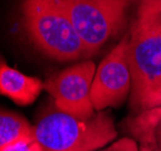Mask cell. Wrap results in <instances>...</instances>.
<instances>
[{"label": "cell", "instance_id": "cell-1", "mask_svg": "<svg viewBox=\"0 0 161 151\" xmlns=\"http://www.w3.org/2000/svg\"><path fill=\"white\" fill-rule=\"evenodd\" d=\"M131 104L141 111L161 89V0H138L127 46Z\"/></svg>", "mask_w": 161, "mask_h": 151}, {"label": "cell", "instance_id": "cell-2", "mask_svg": "<svg viewBox=\"0 0 161 151\" xmlns=\"http://www.w3.org/2000/svg\"><path fill=\"white\" fill-rule=\"evenodd\" d=\"M33 134L38 151H96L113 142L118 133L105 112L79 119L56 110L38 120Z\"/></svg>", "mask_w": 161, "mask_h": 151}, {"label": "cell", "instance_id": "cell-3", "mask_svg": "<svg viewBox=\"0 0 161 151\" xmlns=\"http://www.w3.org/2000/svg\"><path fill=\"white\" fill-rule=\"evenodd\" d=\"M25 29L33 42L57 61H74L87 56L59 0H22Z\"/></svg>", "mask_w": 161, "mask_h": 151}, {"label": "cell", "instance_id": "cell-4", "mask_svg": "<svg viewBox=\"0 0 161 151\" xmlns=\"http://www.w3.org/2000/svg\"><path fill=\"white\" fill-rule=\"evenodd\" d=\"M87 56L96 53L124 23L135 0H59Z\"/></svg>", "mask_w": 161, "mask_h": 151}, {"label": "cell", "instance_id": "cell-5", "mask_svg": "<svg viewBox=\"0 0 161 151\" xmlns=\"http://www.w3.org/2000/svg\"><path fill=\"white\" fill-rule=\"evenodd\" d=\"M96 74L93 62H84L51 76L44 82V89L52 97L57 110L79 119L95 115L91 102V86Z\"/></svg>", "mask_w": 161, "mask_h": 151}, {"label": "cell", "instance_id": "cell-6", "mask_svg": "<svg viewBox=\"0 0 161 151\" xmlns=\"http://www.w3.org/2000/svg\"><path fill=\"white\" fill-rule=\"evenodd\" d=\"M129 34L99 63L91 86V102L97 111L119 106L127 98L132 80L130 73Z\"/></svg>", "mask_w": 161, "mask_h": 151}, {"label": "cell", "instance_id": "cell-7", "mask_svg": "<svg viewBox=\"0 0 161 151\" xmlns=\"http://www.w3.org/2000/svg\"><path fill=\"white\" fill-rule=\"evenodd\" d=\"M44 82L8 67L0 58V94L19 105L32 104L41 93Z\"/></svg>", "mask_w": 161, "mask_h": 151}, {"label": "cell", "instance_id": "cell-8", "mask_svg": "<svg viewBox=\"0 0 161 151\" xmlns=\"http://www.w3.org/2000/svg\"><path fill=\"white\" fill-rule=\"evenodd\" d=\"M127 128L141 146L161 151V105L138 111L127 121Z\"/></svg>", "mask_w": 161, "mask_h": 151}, {"label": "cell", "instance_id": "cell-9", "mask_svg": "<svg viewBox=\"0 0 161 151\" xmlns=\"http://www.w3.org/2000/svg\"><path fill=\"white\" fill-rule=\"evenodd\" d=\"M34 139L33 126L16 112L0 110V151L22 140Z\"/></svg>", "mask_w": 161, "mask_h": 151}, {"label": "cell", "instance_id": "cell-10", "mask_svg": "<svg viewBox=\"0 0 161 151\" xmlns=\"http://www.w3.org/2000/svg\"><path fill=\"white\" fill-rule=\"evenodd\" d=\"M101 151H139L138 144L136 140L130 139V138H122L120 140L113 143L107 149Z\"/></svg>", "mask_w": 161, "mask_h": 151}, {"label": "cell", "instance_id": "cell-11", "mask_svg": "<svg viewBox=\"0 0 161 151\" xmlns=\"http://www.w3.org/2000/svg\"><path fill=\"white\" fill-rule=\"evenodd\" d=\"M3 151H38V148L34 143V139H31V140L18 142V143L4 149Z\"/></svg>", "mask_w": 161, "mask_h": 151}, {"label": "cell", "instance_id": "cell-12", "mask_svg": "<svg viewBox=\"0 0 161 151\" xmlns=\"http://www.w3.org/2000/svg\"><path fill=\"white\" fill-rule=\"evenodd\" d=\"M139 151H153V150H149V149H147V148H143V146H141V148H139Z\"/></svg>", "mask_w": 161, "mask_h": 151}]
</instances>
